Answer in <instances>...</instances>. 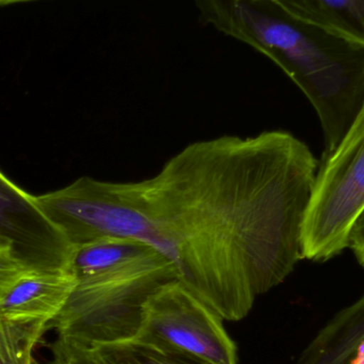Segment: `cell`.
I'll return each instance as SVG.
<instances>
[{"label":"cell","mask_w":364,"mask_h":364,"mask_svg":"<svg viewBox=\"0 0 364 364\" xmlns=\"http://www.w3.org/2000/svg\"><path fill=\"white\" fill-rule=\"evenodd\" d=\"M85 350L94 364H211L181 353L161 350L136 339L102 344Z\"/></svg>","instance_id":"obj_9"},{"label":"cell","mask_w":364,"mask_h":364,"mask_svg":"<svg viewBox=\"0 0 364 364\" xmlns=\"http://www.w3.org/2000/svg\"><path fill=\"white\" fill-rule=\"evenodd\" d=\"M31 271L12 256H0V299L27 272Z\"/></svg>","instance_id":"obj_12"},{"label":"cell","mask_w":364,"mask_h":364,"mask_svg":"<svg viewBox=\"0 0 364 364\" xmlns=\"http://www.w3.org/2000/svg\"><path fill=\"white\" fill-rule=\"evenodd\" d=\"M232 1H245L252 4V2H265V4H274L275 0H232Z\"/></svg>","instance_id":"obj_15"},{"label":"cell","mask_w":364,"mask_h":364,"mask_svg":"<svg viewBox=\"0 0 364 364\" xmlns=\"http://www.w3.org/2000/svg\"><path fill=\"white\" fill-rule=\"evenodd\" d=\"M269 4L364 47V0H275Z\"/></svg>","instance_id":"obj_8"},{"label":"cell","mask_w":364,"mask_h":364,"mask_svg":"<svg viewBox=\"0 0 364 364\" xmlns=\"http://www.w3.org/2000/svg\"><path fill=\"white\" fill-rule=\"evenodd\" d=\"M13 1H21V0H0V4H4V2H13Z\"/></svg>","instance_id":"obj_16"},{"label":"cell","mask_w":364,"mask_h":364,"mask_svg":"<svg viewBox=\"0 0 364 364\" xmlns=\"http://www.w3.org/2000/svg\"><path fill=\"white\" fill-rule=\"evenodd\" d=\"M47 331L45 325L0 318V364H33L36 346Z\"/></svg>","instance_id":"obj_10"},{"label":"cell","mask_w":364,"mask_h":364,"mask_svg":"<svg viewBox=\"0 0 364 364\" xmlns=\"http://www.w3.org/2000/svg\"><path fill=\"white\" fill-rule=\"evenodd\" d=\"M364 210V102L337 146L323 154L303 227L304 260L341 255Z\"/></svg>","instance_id":"obj_4"},{"label":"cell","mask_w":364,"mask_h":364,"mask_svg":"<svg viewBox=\"0 0 364 364\" xmlns=\"http://www.w3.org/2000/svg\"><path fill=\"white\" fill-rule=\"evenodd\" d=\"M223 321L181 280H173L147 301L136 340L211 364H237V346Z\"/></svg>","instance_id":"obj_5"},{"label":"cell","mask_w":364,"mask_h":364,"mask_svg":"<svg viewBox=\"0 0 364 364\" xmlns=\"http://www.w3.org/2000/svg\"><path fill=\"white\" fill-rule=\"evenodd\" d=\"M0 237L31 271L72 272L75 247L38 209L33 195L0 171Z\"/></svg>","instance_id":"obj_6"},{"label":"cell","mask_w":364,"mask_h":364,"mask_svg":"<svg viewBox=\"0 0 364 364\" xmlns=\"http://www.w3.org/2000/svg\"><path fill=\"white\" fill-rule=\"evenodd\" d=\"M0 256H13L12 247L10 243L4 237H0Z\"/></svg>","instance_id":"obj_14"},{"label":"cell","mask_w":364,"mask_h":364,"mask_svg":"<svg viewBox=\"0 0 364 364\" xmlns=\"http://www.w3.org/2000/svg\"><path fill=\"white\" fill-rule=\"evenodd\" d=\"M348 248L352 250L355 258L364 269V210L350 231Z\"/></svg>","instance_id":"obj_13"},{"label":"cell","mask_w":364,"mask_h":364,"mask_svg":"<svg viewBox=\"0 0 364 364\" xmlns=\"http://www.w3.org/2000/svg\"><path fill=\"white\" fill-rule=\"evenodd\" d=\"M76 286L70 271L27 272L0 299V318L42 324L48 329Z\"/></svg>","instance_id":"obj_7"},{"label":"cell","mask_w":364,"mask_h":364,"mask_svg":"<svg viewBox=\"0 0 364 364\" xmlns=\"http://www.w3.org/2000/svg\"><path fill=\"white\" fill-rule=\"evenodd\" d=\"M274 6V4H273ZM233 1L227 31L273 60L301 90L320 119L325 151H333L364 102V47L282 12Z\"/></svg>","instance_id":"obj_2"},{"label":"cell","mask_w":364,"mask_h":364,"mask_svg":"<svg viewBox=\"0 0 364 364\" xmlns=\"http://www.w3.org/2000/svg\"><path fill=\"white\" fill-rule=\"evenodd\" d=\"M320 160L282 130L184 147L151 178L125 182L143 243L229 322L282 284L303 259L304 222Z\"/></svg>","instance_id":"obj_1"},{"label":"cell","mask_w":364,"mask_h":364,"mask_svg":"<svg viewBox=\"0 0 364 364\" xmlns=\"http://www.w3.org/2000/svg\"><path fill=\"white\" fill-rule=\"evenodd\" d=\"M51 358L48 364H94L87 350L74 348L55 340L50 346Z\"/></svg>","instance_id":"obj_11"},{"label":"cell","mask_w":364,"mask_h":364,"mask_svg":"<svg viewBox=\"0 0 364 364\" xmlns=\"http://www.w3.org/2000/svg\"><path fill=\"white\" fill-rule=\"evenodd\" d=\"M177 279L173 263L155 248H149L77 280L76 288L48 331L55 329L57 339L81 350L136 339L151 295Z\"/></svg>","instance_id":"obj_3"}]
</instances>
